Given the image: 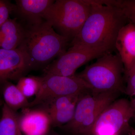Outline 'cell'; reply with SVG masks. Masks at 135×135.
Segmentation results:
<instances>
[{
	"label": "cell",
	"mask_w": 135,
	"mask_h": 135,
	"mask_svg": "<svg viewBox=\"0 0 135 135\" xmlns=\"http://www.w3.org/2000/svg\"><path fill=\"white\" fill-rule=\"evenodd\" d=\"M90 1L89 16L70 46L112 53L120 31L128 21L116 0Z\"/></svg>",
	"instance_id": "6da1fadb"
},
{
	"label": "cell",
	"mask_w": 135,
	"mask_h": 135,
	"mask_svg": "<svg viewBox=\"0 0 135 135\" xmlns=\"http://www.w3.org/2000/svg\"><path fill=\"white\" fill-rule=\"evenodd\" d=\"M24 26V36L17 49L27 58L30 71L44 70L66 51L70 40L57 33L45 20Z\"/></svg>",
	"instance_id": "7a4b0ae2"
},
{
	"label": "cell",
	"mask_w": 135,
	"mask_h": 135,
	"mask_svg": "<svg viewBox=\"0 0 135 135\" xmlns=\"http://www.w3.org/2000/svg\"><path fill=\"white\" fill-rule=\"evenodd\" d=\"M124 69L118 53L105 54L96 62L86 66L83 71L75 74L92 88V94L107 92L125 93L122 74Z\"/></svg>",
	"instance_id": "3957f363"
},
{
	"label": "cell",
	"mask_w": 135,
	"mask_h": 135,
	"mask_svg": "<svg viewBox=\"0 0 135 135\" xmlns=\"http://www.w3.org/2000/svg\"><path fill=\"white\" fill-rule=\"evenodd\" d=\"M90 0H57L46 11L44 19L60 35L70 40L77 36L89 16Z\"/></svg>",
	"instance_id": "277c9868"
},
{
	"label": "cell",
	"mask_w": 135,
	"mask_h": 135,
	"mask_svg": "<svg viewBox=\"0 0 135 135\" xmlns=\"http://www.w3.org/2000/svg\"><path fill=\"white\" fill-rule=\"evenodd\" d=\"M119 94L114 92L82 94L76 103L72 119L61 127L73 135H92L101 114Z\"/></svg>",
	"instance_id": "5b68a950"
},
{
	"label": "cell",
	"mask_w": 135,
	"mask_h": 135,
	"mask_svg": "<svg viewBox=\"0 0 135 135\" xmlns=\"http://www.w3.org/2000/svg\"><path fill=\"white\" fill-rule=\"evenodd\" d=\"M38 94L29 103L28 108L35 107L59 97L92 92V88L75 75L70 77L44 75Z\"/></svg>",
	"instance_id": "8992f818"
},
{
	"label": "cell",
	"mask_w": 135,
	"mask_h": 135,
	"mask_svg": "<svg viewBox=\"0 0 135 135\" xmlns=\"http://www.w3.org/2000/svg\"><path fill=\"white\" fill-rule=\"evenodd\" d=\"M134 118L130 101L126 98L115 100L101 114L94 126L92 135L128 134L131 128V119Z\"/></svg>",
	"instance_id": "52a82bcc"
},
{
	"label": "cell",
	"mask_w": 135,
	"mask_h": 135,
	"mask_svg": "<svg viewBox=\"0 0 135 135\" xmlns=\"http://www.w3.org/2000/svg\"><path fill=\"white\" fill-rule=\"evenodd\" d=\"M105 54L99 51L70 46L65 53L44 69V75L73 76L79 68Z\"/></svg>",
	"instance_id": "ba28073f"
},
{
	"label": "cell",
	"mask_w": 135,
	"mask_h": 135,
	"mask_svg": "<svg viewBox=\"0 0 135 135\" xmlns=\"http://www.w3.org/2000/svg\"><path fill=\"white\" fill-rule=\"evenodd\" d=\"M29 62L25 54L18 49H0V83L18 80L30 71Z\"/></svg>",
	"instance_id": "9c48e42d"
},
{
	"label": "cell",
	"mask_w": 135,
	"mask_h": 135,
	"mask_svg": "<svg viewBox=\"0 0 135 135\" xmlns=\"http://www.w3.org/2000/svg\"><path fill=\"white\" fill-rule=\"evenodd\" d=\"M22 109L18 114L19 128L23 135H48L52 127L48 114L39 107Z\"/></svg>",
	"instance_id": "30bf717a"
},
{
	"label": "cell",
	"mask_w": 135,
	"mask_h": 135,
	"mask_svg": "<svg viewBox=\"0 0 135 135\" xmlns=\"http://www.w3.org/2000/svg\"><path fill=\"white\" fill-rule=\"evenodd\" d=\"M116 50L120 56L127 76L135 64V25L128 23L122 28L116 40Z\"/></svg>",
	"instance_id": "8fae6325"
},
{
	"label": "cell",
	"mask_w": 135,
	"mask_h": 135,
	"mask_svg": "<svg viewBox=\"0 0 135 135\" xmlns=\"http://www.w3.org/2000/svg\"><path fill=\"white\" fill-rule=\"evenodd\" d=\"M53 0H16L14 11L26 24L37 23L54 3Z\"/></svg>",
	"instance_id": "7c38bea8"
},
{
	"label": "cell",
	"mask_w": 135,
	"mask_h": 135,
	"mask_svg": "<svg viewBox=\"0 0 135 135\" xmlns=\"http://www.w3.org/2000/svg\"><path fill=\"white\" fill-rule=\"evenodd\" d=\"M24 26L17 18L8 19L0 27V49H17L24 36Z\"/></svg>",
	"instance_id": "4fadbf2b"
},
{
	"label": "cell",
	"mask_w": 135,
	"mask_h": 135,
	"mask_svg": "<svg viewBox=\"0 0 135 135\" xmlns=\"http://www.w3.org/2000/svg\"><path fill=\"white\" fill-rule=\"evenodd\" d=\"M4 83L5 84L2 93L5 104L16 112L19 109L28 107L30 102L16 85L8 81Z\"/></svg>",
	"instance_id": "5bb4252c"
},
{
	"label": "cell",
	"mask_w": 135,
	"mask_h": 135,
	"mask_svg": "<svg viewBox=\"0 0 135 135\" xmlns=\"http://www.w3.org/2000/svg\"><path fill=\"white\" fill-rule=\"evenodd\" d=\"M18 114L4 104L0 118V135H18Z\"/></svg>",
	"instance_id": "9a60e30c"
},
{
	"label": "cell",
	"mask_w": 135,
	"mask_h": 135,
	"mask_svg": "<svg viewBox=\"0 0 135 135\" xmlns=\"http://www.w3.org/2000/svg\"><path fill=\"white\" fill-rule=\"evenodd\" d=\"M40 77L24 76L18 80L16 86L27 98L35 96L40 88Z\"/></svg>",
	"instance_id": "2e32d148"
},
{
	"label": "cell",
	"mask_w": 135,
	"mask_h": 135,
	"mask_svg": "<svg viewBox=\"0 0 135 135\" xmlns=\"http://www.w3.org/2000/svg\"><path fill=\"white\" fill-rule=\"evenodd\" d=\"M116 5L121 10L129 23L135 25V0H116Z\"/></svg>",
	"instance_id": "e0dca14e"
},
{
	"label": "cell",
	"mask_w": 135,
	"mask_h": 135,
	"mask_svg": "<svg viewBox=\"0 0 135 135\" xmlns=\"http://www.w3.org/2000/svg\"><path fill=\"white\" fill-rule=\"evenodd\" d=\"M15 5L9 1L0 0V27L9 18L11 12L15 9Z\"/></svg>",
	"instance_id": "ac0fdd59"
},
{
	"label": "cell",
	"mask_w": 135,
	"mask_h": 135,
	"mask_svg": "<svg viewBox=\"0 0 135 135\" xmlns=\"http://www.w3.org/2000/svg\"><path fill=\"white\" fill-rule=\"evenodd\" d=\"M126 77L127 85L126 88L125 93L131 96L135 89V64Z\"/></svg>",
	"instance_id": "d6986e66"
},
{
	"label": "cell",
	"mask_w": 135,
	"mask_h": 135,
	"mask_svg": "<svg viewBox=\"0 0 135 135\" xmlns=\"http://www.w3.org/2000/svg\"><path fill=\"white\" fill-rule=\"evenodd\" d=\"M130 106L131 110L134 116V118L135 119V98L130 101Z\"/></svg>",
	"instance_id": "ffe728a7"
},
{
	"label": "cell",
	"mask_w": 135,
	"mask_h": 135,
	"mask_svg": "<svg viewBox=\"0 0 135 135\" xmlns=\"http://www.w3.org/2000/svg\"><path fill=\"white\" fill-rule=\"evenodd\" d=\"M127 134L128 135H135V129L131 128Z\"/></svg>",
	"instance_id": "44dd1931"
},
{
	"label": "cell",
	"mask_w": 135,
	"mask_h": 135,
	"mask_svg": "<svg viewBox=\"0 0 135 135\" xmlns=\"http://www.w3.org/2000/svg\"><path fill=\"white\" fill-rule=\"evenodd\" d=\"M48 135H60L58 134V133H56V132H51V131L48 134Z\"/></svg>",
	"instance_id": "7402d4cb"
},
{
	"label": "cell",
	"mask_w": 135,
	"mask_h": 135,
	"mask_svg": "<svg viewBox=\"0 0 135 135\" xmlns=\"http://www.w3.org/2000/svg\"><path fill=\"white\" fill-rule=\"evenodd\" d=\"M131 97H135V89L134 91H133V93H132V95H131Z\"/></svg>",
	"instance_id": "603a6c76"
},
{
	"label": "cell",
	"mask_w": 135,
	"mask_h": 135,
	"mask_svg": "<svg viewBox=\"0 0 135 135\" xmlns=\"http://www.w3.org/2000/svg\"><path fill=\"white\" fill-rule=\"evenodd\" d=\"M23 135V134H22V132H21V131H20L19 135Z\"/></svg>",
	"instance_id": "cb8c5ba5"
}]
</instances>
